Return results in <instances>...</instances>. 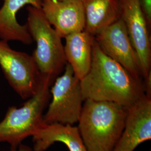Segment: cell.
<instances>
[{"mask_svg": "<svg viewBox=\"0 0 151 151\" xmlns=\"http://www.w3.org/2000/svg\"><path fill=\"white\" fill-rule=\"evenodd\" d=\"M127 114L128 108L115 103L85 100L77 127L87 151H113Z\"/></svg>", "mask_w": 151, "mask_h": 151, "instance_id": "7a4b0ae2", "label": "cell"}, {"mask_svg": "<svg viewBox=\"0 0 151 151\" xmlns=\"http://www.w3.org/2000/svg\"><path fill=\"white\" fill-rule=\"evenodd\" d=\"M94 38L105 54L121 65L135 78L143 81L137 54L124 23L120 19Z\"/></svg>", "mask_w": 151, "mask_h": 151, "instance_id": "ba28073f", "label": "cell"}, {"mask_svg": "<svg viewBox=\"0 0 151 151\" xmlns=\"http://www.w3.org/2000/svg\"><path fill=\"white\" fill-rule=\"evenodd\" d=\"M123 22L140 63L143 81L151 76L150 34L140 0H118Z\"/></svg>", "mask_w": 151, "mask_h": 151, "instance_id": "52a82bcc", "label": "cell"}, {"mask_svg": "<svg viewBox=\"0 0 151 151\" xmlns=\"http://www.w3.org/2000/svg\"><path fill=\"white\" fill-rule=\"evenodd\" d=\"M41 76V75H40ZM53 81L41 76L37 91L27 99L22 106L9 107L0 122V143H6L15 150L34 132L43 122L45 110L48 106Z\"/></svg>", "mask_w": 151, "mask_h": 151, "instance_id": "3957f363", "label": "cell"}, {"mask_svg": "<svg viewBox=\"0 0 151 151\" xmlns=\"http://www.w3.org/2000/svg\"><path fill=\"white\" fill-rule=\"evenodd\" d=\"M65 38L64 50L67 63L72 67L76 77L80 81L86 75L91 65L94 37L83 30Z\"/></svg>", "mask_w": 151, "mask_h": 151, "instance_id": "4fadbf2b", "label": "cell"}, {"mask_svg": "<svg viewBox=\"0 0 151 151\" xmlns=\"http://www.w3.org/2000/svg\"><path fill=\"white\" fill-rule=\"evenodd\" d=\"M151 139V96L145 94L128 108L124 129L113 151H134Z\"/></svg>", "mask_w": 151, "mask_h": 151, "instance_id": "9c48e42d", "label": "cell"}, {"mask_svg": "<svg viewBox=\"0 0 151 151\" xmlns=\"http://www.w3.org/2000/svg\"><path fill=\"white\" fill-rule=\"evenodd\" d=\"M85 16V30L95 37L120 19L118 0H80Z\"/></svg>", "mask_w": 151, "mask_h": 151, "instance_id": "5bb4252c", "label": "cell"}, {"mask_svg": "<svg viewBox=\"0 0 151 151\" xmlns=\"http://www.w3.org/2000/svg\"><path fill=\"white\" fill-rule=\"evenodd\" d=\"M64 70L50 88L51 98L44 114V123L74 125L80 118L84 102L80 81L68 63Z\"/></svg>", "mask_w": 151, "mask_h": 151, "instance_id": "5b68a950", "label": "cell"}, {"mask_svg": "<svg viewBox=\"0 0 151 151\" xmlns=\"http://www.w3.org/2000/svg\"><path fill=\"white\" fill-rule=\"evenodd\" d=\"M9 151H33V150L29 146L22 144L16 150H10Z\"/></svg>", "mask_w": 151, "mask_h": 151, "instance_id": "2e32d148", "label": "cell"}, {"mask_svg": "<svg viewBox=\"0 0 151 151\" xmlns=\"http://www.w3.org/2000/svg\"><path fill=\"white\" fill-rule=\"evenodd\" d=\"M25 5L41 9L42 0H4L0 9V38L6 42L18 41L27 45L33 40L27 25H22L17 20L16 15Z\"/></svg>", "mask_w": 151, "mask_h": 151, "instance_id": "7c38bea8", "label": "cell"}, {"mask_svg": "<svg viewBox=\"0 0 151 151\" xmlns=\"http://www.w3.org/2000/svg\"><path fill=\"white\" fill-rule=\"evenodd\" d=\"M33 151H45L54 143L64 144L69 151H87L78 127L74 125L43 122L32 135Z\"/></svg>", "mask_w": 151, "mask_h": 151, "instance_id": "8fae6325", "label": "cell"}, {"mask_svg": "<svg viewBox=\"0 0 151 151\" xmlns=\"http://www.w3.org/2000/svg\"><path fill=\"white\" fill-rule=\"evenodd\" d=\"M41 9L61 38L85 30V16L80 0H42Z\"/></svg>", "mask_w": 151, "mask_h": 151, "instance_id": "30bf717a", "label": "cell"}, {"mask_svg": "<svg viewBox=\"0 0 151 151\" xmlns=\"http://www.w3.org/2000/svg\"><path fill=\"white\" fill-rule=\"evenodd\" d=\"M148 27H151V0H140Z\"/></svg>", "mask_w": 151, "mask_h": 151, "instance_id": "9a60e30c", "label": "cell"}, {"mask_svg": "<svg viewBox=\"0 0 151 151\" xmlns=\"http://www.w3.org/2000/svg\"><path fill=\"white\" fill-rule=\"evenodd\" d=\"M27 26L36 48L32 57L42 76L54 82L67 63L64 45L41 9L28 6Z\"/></svg>", "mask_w": 151, "mask_h": 151, "instance_id": "277c9868", "label": "cell"}, {"mask_svg": "<svg viewBox=\"0 0 151 151\" xmlns=\"http://www.w3.org/2000/svg\"><path fill=\"white\" fill-rule=\"evenodd\" d=\"M0 67L14 91L27 100L37 91L41 76L32 55L12 49L0 40Z\"/></svg>", "mask_w": 151, "mask_h": 151, "instance_id": "8992f818", "label": "cell"}, {"mask_svg": "<svg viewBox=\"0 0 151 151\" xmlns=\"http://www.w3.org/2000/svg\"><path fill=\"white\" fill-rule=\"evenodd\" d=\"M80 85L84 100L111 102L127 108L146 94L144 81L135 78L105 54L95 38L91 65Z\"/></svg>", "mask_w": 151, "mask_h": 151, "instance_id": "6da1fadb", "label": "cell"}]
</instances>
